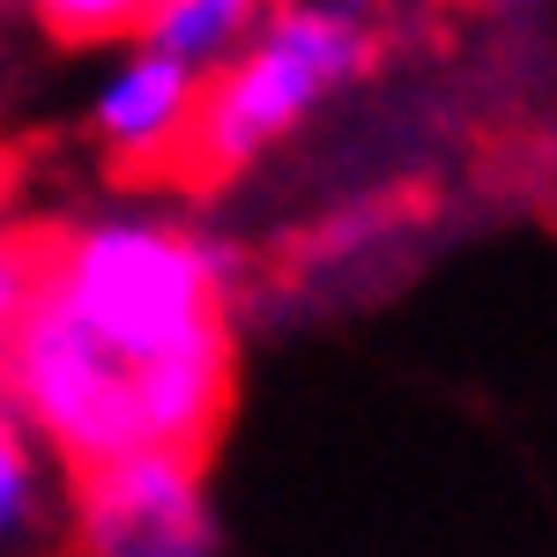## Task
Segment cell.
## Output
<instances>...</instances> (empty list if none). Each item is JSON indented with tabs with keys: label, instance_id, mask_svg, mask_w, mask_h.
<instances>
[{
	"label": "cell",
	"instance_id": "obj_1",
	"mask_svg": "<svg viewBox=\"0 0 557 557\" xmlns=\"http://www.w3.org/2000/svg\"><path fill=\"white\" fill-rule=\"evenodd\" d=\"M238 253L157 201H112L38 238V290L0 349V401L67 475L209 454L238 394Z\"/></svg>",
	"mask_w": 557,
	"mask_h": 557
},
{
	"label": "cell",
	"instance_id": "obj_2",
	"mask_svg": "<svg viewBox=\"0 0 557 557\" xmlns=\"http://www.w3.org/2000/svg\"><path fill=\"white\" fill-rule=\"evenodd\" d=\"M372 60V23L357 0H268L253 38L215 75H201V112L186 164L194 172H246L305 134Z\"/></svg>",
	"mask_w": 557,
	"mask_h": 557
},
{
	"label": "cell",
	"instance_id": "obj_3",
	"mask_svg": "<svg viewBox=\"0 0 557 557\" xmlns=\"http://www.w3.org/2000/svg\"><path fill=\"white\" fill-rule=\"evenodd\" d=\"M75 557H215V498L194 454H134L67 475Z\"/></svg>",
	"mask_w": 557,
	"mask_h": 557
},
{
	"label": "cell",
	"instance_id": "obj_4",
	"mask_svg": "<svg viewBox=\"0 0 557 557\" xmlns=\"http://www.w3.org/2000/svg\"><path fill=\"white\" fill-rule=\"evenodd\" d=\"M194 112H201V75L164 60V52H149L141 38H127V45H112V60L89 83L83 134L97 141L104 164L149 172V164H186Z\"/></svg>",
	"mask_w": 557,
	"mask_h": 557
},
{
	"label": "cell",
	"instance_id": "obj_5",
	"mask_svg": "<svg viewBox=\"0 0 557 557\" xmlns=\"http://www.w3.org/2000/svg\"><path fill=\"white\" fill-rule=\"evenodd\" d=\"M67 550V469L0 401V557Z\"/></svg>",
	"mask_w": 557,
	"mask_h": 557
},
{
	"label": "cell",
	"instance_id": "obj_6",
	"mask_svg": "<svg viewBox=\"0 0 557 557\" xmlns=\"http://www.w3.org/2000/svg\"><path fill=\"white\" fill-rule=\"evenodd\" d=\"M260 15H268V0H157L149 23H141V45L178 60V67H194V75H215L253 38Z\"/></svg>",
	"mask_w": 557,
	"mask_h": 557
},
{
	"label": "cell",
	"instance_id": "obj_7",
	"mask_svg": "<svg viewBox=\"0 0 557 557\" xmlns=\"http://www.w3.org/2000/svg\"><path fill=\"white\" fill-rule=\"evenodd\" d=\"M157 0H23V15L38 23L45 38L83 45V52H112V45L141 38Z\"/></svg>",
	"mask_w": 557,
	"mask_h": 557
},
{
	"label": "cell",
	"instance_id": "obj_8",
	"mask_svg": "<svg viewBox=\"0 0 557 557\" xmlns=\"http://www.w3.org/2000/svg\"><path fill=\"white\" fill-rule=\"evenodd\" d=\"M30 290H38V238L0 209V349H8V335H15Z\"/></svg>",
	"mask_w": 557,
	"mask_h": 557
}]
</instances>
